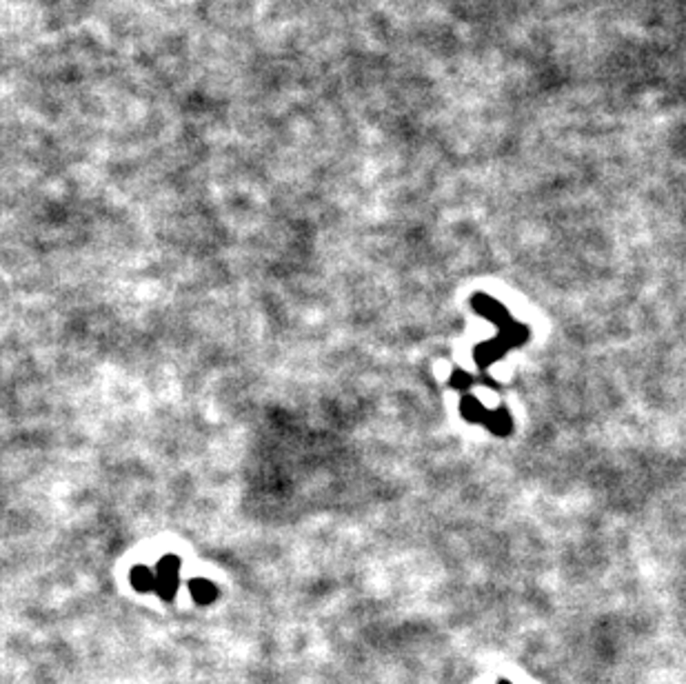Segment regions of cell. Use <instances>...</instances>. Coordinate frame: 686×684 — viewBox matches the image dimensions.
I'll return each instance as SVG.
<instances>
[{
  "label": "cell",
  "instance_id": "1",
  "mask_svg": "<svg viewBox=\"0 0 686 684\" xmlns=\"http://www.w3.org/2000/svg\"><path fill=\"white\" fill-rule=\"evenodd\" d=\"M180 558L178 556H165L158 562V573H156V593L165 600H174L176 591H178L180 582Z\"/></svg>",
  "mask_w": 686,
  "mask_h": 684
},
{
  "label": "cell",
  "instance_id": "2",
  "mask_svg": "<svg viewBox=\"0 0 686 684\" xmlns=\"http://www.w3.org/2000/svg\"><path fill=\"white\" fill-rule=\"evenodd\" d=\"M189 591H191V596H194V600L200 602V605H209V602H214L216 596H218V589H216L214 582L203 580V578H198V580H191Z\"/></svg>",
  "mask_w": 686,
  "mask_h": 684
},
{
  "label": "cell",
  "instance_id": "3",
  "mask_svg": "<svg viewBox=\"0 0 686 684\" xmlns=\"http://www.w3.org/2000/svg\"><path fill=\"white\" fill-rule=\"evenodd\" d=\"M131 585L138 591H156V573L147 567H136L131 571Z\"/></svg>",
  "mask_w": 686,
  "mask_h": 684
}]
</instances>
